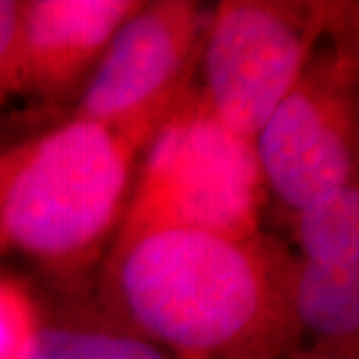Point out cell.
I'll return each instance as SVG.
<instances>
[{
	"label": "cell",
	"mask_w": 359,
	"mask_h": 359,
	"mask_svg": "<svg viewBox=\"0 0 359 359\" xmlns=\"http://www.w3.org/2000/svg\"><path fill=\"white\" fill-rule=\"evenodd\" d=\"M285 248L257 233L154 228L116 236L102 297L114 320L176 359H285L299 351Z\"/></svg>",
	"instance_id": "1"
},
{
	"label": "cell",
	"mask_w": 359,
	"mask_h": 359,
	"mask_svg": "<svg viewBox=\"0 0 359 359\" xmlns=\"http://www.w3.org/2000/svg\"><path fill=\"white\" fill-rule=\"evenodd\" d=\"M40 323L42 313L30 290L0 276V359H25Z\"/></svg>",
	"instance_id": "11"
},
{
	"label": "cell",
	"mask_w": 359,
	"mask_h": 359,
	"mask_svg": "<svg viewBox=\"0 0 359 359\" xmlns=\"http://www.w3.org/2000/svg\"><path fill=\"white\" fill-rule=\"evenodd\" d=\"M285 295L302 337L316 346L358 353L359 268H325L285 252Z\"/></svg>",
	"instance_id": "8"
},
{
	"label": "cell",
	"mask_w": 359,
	"mask_h": 359,
	"mask_svg": "<svg viewBox=\"0 0 359 359\" xmlns=\"http://www.w3.org/2000/svg\"><path fill=\"white\" fill-rule=\"evenodd\" d=\"M144 154L116 236L154 228L210 231L233 240L259 233L268 190L254 140L222 124L194 82Z\"/></svg>",
	"instance_id": "3"
},
{
	"label": "cell",
	"mask_w": 359,
	"mask_h": 359,
	"mask_svg": "<svg viewBox=\"0 0 359 359\" xmlns=\"http://www.w3.org/2000/svg\"><path fill=\"white\" fill-rule=\"evenodd\" d=\"M208 20L198 2H142L80 92L76 118L112 130L140 154L192 86Z\"/></svg>",
	"instance_id": "5"
},
{
	"label": "cell",
	"mask_w": 359,
	"mask_h": 359,
	"mask_svg": "<svg viewBox=\"0 0 359 359\" xmlns=\"http://www.w3.org/2000/svg\"><path fill=\"white\" fill-rule=\"evenodd\" d=\"M25 0H0V102L22 92Z\"/></svg>",
	"instance_id": "12"
},
{
	"label": "cell",
	"mask_w": 359,
	"mask_h": 359,
	"mask_svg": "<svg viewBox=\"0 0 359 359\" xmlns=\"http://www.w3.org/2000/svg\"><path fill=\"white\" fill-rule=\"evenodd\" d=\"M136 156L82 118L0 152V254L76 285L120 228Z\"/></svg>",
	"instance_id": "2"
},
{
	"label": "cell",
	"mask_w": 359,
	"mask_h": 359,
	"mask_svg": "<svg viewBox=\"0 0 359 359\" xmlns=\"http://www.w3.org/2000/svg\"><path fill=\"white\" fill-rule=\"evenodd\" d=\"M138 0H25L22 92L65 100L82 92Z\"/></svg>",
	"instance_id": "7"
},
{
	"label": "cell",
	"mask_w": 359,
	"mask_h": 359,
	"mask_svg": "<svg viewBox=\"0 0 359 359\" xmlns=\"http://www.w3.org/2000/svg\"><path fill=\"white\" fill-rule=\"evenodd\" d=\"M358 58L313 54L254 138L266 190L292 210L358 184Z\"/></svg>",
	"instance_id": "6"
},
{
	"label": "cell",
	"mask_w": 359,
	"mask_h": 359,
	"mask_svg": "<svg viewBox=\"0 0 359 359\" xmlns=\"http://www.w3.org/2000/svg\"><path fill=\"white\" fill-rule=\"evenodd\" d=\"M285 359H358V353L351 351H341V349H330V347L313 346L308 351L299 349L297 353Z\"/></svg>",
	"instance_id": "13"
},
{
	"label": "cell",
	"mask_w": 359,
	"mask_h": 359,
	"mask_svg": "<svg viewBox=\"0 0 359 359\" xmlns=\"http://www.w3.org/2000/svg\"><path fill=\"white\" fill-rule=\"evenodd\" d=\"M299 257L325 268H359V186L349 184L295 210Z\"/></svg>",
	"instance_id": "10"
},
{
	"label": "cell",
	"mask_w": 359,
	"mask_h": 359,
	"mask_svg": "<svg viewBox=\"0 0 359 359\" xmlns=\"http://www.w3.org/2000/svg\"><path fill=\"white\" fill-rule=\"evenodd\" d=\"M337 13L325 2H219L205 28L198 86L212 114L254 140L304 74Z\"/></svg>",
	"instance_id": "4"
},
{
	"label": "cell",
	"mask_w": 359,
	"mask_h": 359,
	"mask_svg": "<svg viewBox=\"0 0 359 359\" xmlns=\"http://www.w3.org/2000/svg\"><path fill=\"white\" fill-rule=\"evenodd\" d=\"M25 359H176L112 316L40 323Z\"/></svg>",
	"instance_id": "9"
}]
</instances>
